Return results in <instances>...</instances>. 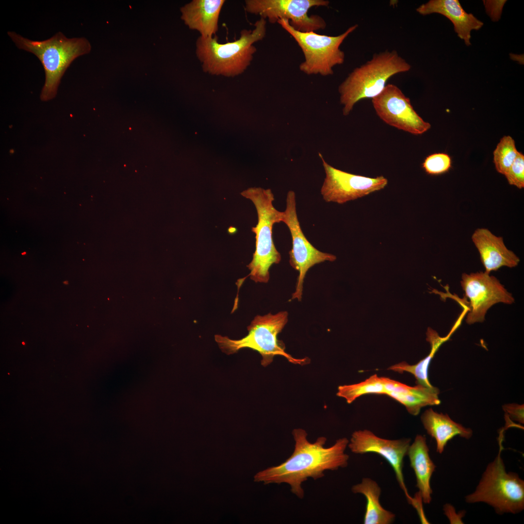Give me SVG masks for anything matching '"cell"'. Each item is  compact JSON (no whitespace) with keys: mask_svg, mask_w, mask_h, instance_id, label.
I'll use <instances>...</instances> for the list:
<instances>
[{"mask_svg":"<svg viewBox=\"0 0 524 524\" xmlns=\"http://www.w3.org/2000/svg\"><path fill=\"white\" fill-rule=\"evenodd\" d=\"M452 160L450 156L444 153H437L426 157L422 164L425 172L431 175H438L449 171Z\"/></svg>","mask_w":524,"mask_h":524,"instance_id":"d4e9b609","label":"cell"},{"mask_svg":"<svg viewBox=\"0 0 524 524\" xmlns=\"http://www.w3.org/2000/svg\"><path fill=\"white\" fill-rule=\"evenodd\" d=\"M282 222L289 228L292 239V248L289 253V263L298 272L295 290L292 294L291 299L301 301L304 280L308 270L314 265L325 261L333 262L336 257L319 251L304 235L297 215L295 194L292 190L289 191L287 195Z\"/></svg>","mask_w":524,"mask_h":524,"instance_id":"30bf717a","label":"cell"},{"mask_svg":"<svg viewBox=\"0 0 524 524\" xmlns=\"http://www.w3.org/2000/svg\"><path fill=\"white\" fill-rule=\"evenodd\" d=\"M266 20L261 18L253 30H243L233 42L219 43L218 37L200 36L196 42V54L203 71L211 75L233 77L245 71L252 61L256 48L253 44L266 34Z\"/></svg>","mask_w":524,"mask_h":524,"instance_id":"7a4b0ae2","label":"cell"},{"mask_svg":"<svg viewBox=\"0 0 524 524\" xmlns=\"http://www.w3.org/2000/svg\"><path fill=\"white\" fill-rule=\"evenodd\" d=\"M292 434L295 442L292 454L280 464L257 473L254 481L264 484H288L291 491L303 499L304 491L301 485L309 478L316 480L323 477L326 470L334 471L347 466L349 455L345 451L349 441L341 438L332 446L325 447V437H320L311 443L303 429H295Z\"/></svg>","mask_w":524,"mask_h":524,"instance_id":"6da1fadb","label":"cell"},{"mask_svg":"<svg viewBox=\"0 0 524 524\" xmlns=\"http://www.w3.org/2000/svg\"><path fill=\"white\" fill-rule=\"evenodd\" d=\"M410 443L409 439H385L376 436L370 430L364 429L354 432L347 446L353 453H376L386 460L393 469L408 501L415 508L417 500L409 494L403 474V459L407 454Z\"/></svg>","mask_w":524,"mask_h":524,"instance_id":"5bb4252c","label":"cell"},{"mask_svg":"<svg viewBox=\"0 0 524 524\" xmlns=\"http://www.w3.org/2000/svg\"><path fill=\"white\" fill-rule=\"evenodd\" d=\"M22 344L24 345L25 344L24 342H22Z\"/></svg>","mask_w":524,"mask_h":524,"instance_id":"1f68e13d","label":"cell"},{"mask_svg":"<svg viewBox=\"0 0 524 524\" xmlns=\"http://www.w3.org/2000/svg\"><path fill=\"white\" fill-rule=\"evenodd\" d=\"M416 11L425 16L433 13L441 14L453 24L458 36L467 46L471 45V32L478 30L483 23L472 14L466 13L458 0H430L419 6Z\"/></svg>","mask_w":524,"mask_h":524,"instance_id":"e0dca14e","label":"cell"},{"mask_svg":"<svg viewBox=\"0 0 524 524\" xmlns=\"http://www.w3.org/2000/svg\"><path fill=\"white\" fill-rule=\"evenodd\" d=\"M14 152V151H13V150H10V153H13Z\"/></svg>","mask_w":524,"mask_h":524,"instance_id":"f546056e","label":"cell"},{"mask_svg":"<svg viewBox=\"0 0 524 524\" xmlns=\"http://www.w3.org/2000/svg\"><path fill=\"white\" fill-rule=\"evenodd\" d=\"M503 409L509 418L521 424H524V405L509 404L503 406Z\"/></svg>","mask_w":524,"mask_h":524,"instance_id":"4316f807","label":"cell"},{"mask_svg":"<svg viewBox=\"0 0 524 524\" xmlns=\"http://www.w3.org/2000/svg\"><path fill=\"white\" fill-rule=\"evenodd\" d=\"M246 11L259 15L269 22L275 23L280 19L289 21L295 30L301 32H315L324 29L326 23L318 15L308 16L313 7L328 6L326 0H247Z\"/></svg>","mask_w":524,"mask_h":524,"instance_id":"9c48e42d","label":"cell"},{"mask_svg":"<svg viewBox=\"0 0 524 524\" xmlns=\"http://www.w3.org/2000/svg\"><path fill=\"white\" fill-rule=\"evenodd\" d=\"M287 311L276 314L268 313L256 315L247 327L248 334L239 340H232L227 336L215 335L214 339L221 350L227 355L233 354L244 348L257 351L262 357L261 364L263 366L270 364L275 356L284 357L293 363L308 364V358L296 359L286 353L283 342L278 339V335L288 322Z\"/></svg>","mask_w":524,"mask_h":524,"instance_id":"8992f818","label":"cell"},{"mask_svg":"<svg viewBox=\"0 0 524 524\" xmlns=\"http://www.w3.org/2000/svg\"><path fill=\"white\" fill-rule=\"evenodd\" d=\"M277 23L292 36L302 50L305 61L299 65V69L308 75L324 76L332 75L333 67L344 63L345 55L340 46L358 27L355 24L340 35L328 36L315 32L297 31L287 19H280Z\"/></svg>","mask_w":524,"mask_h":524,"instance_id":"ba28073f","label":"cell"},{"mask_svg":"<svg viewBox=\"0 0 524 524\" xmlns=\"http://www.w3.org/2000/svg\"><path fill=\"white\" fill-rule=\"evenodd\" d=\"M385 394L405 406L410 414L417 415L421 409L427 406L439 405V389L417 384L410 386L386 377H382Z\"/></svg>","mask_w":524,"mask_h":524,"instance_id":"2e32d148","label":"cell"},{"mask_svg":"<svg viewBox=\"0 0 524 524\" xmlns=\"http://www.w3.org/2000/svg\"><path fill=\"white\" fill-rule=\"evenodd\" d=\"M472 240L477 248L485 272L496 271L502 266L513 268L519 263V258L506 246L503 238L492 234L488 229H476Z\"/></svg>","mask_w":524,"mask_h":524,"instance_id":"9a60e30c","label":"cell"},{"mask_svg":"<svg viewBox=\"0 0 524 524\" xmlns=\"http://www.w3.org/2000/svg\"><path fill=\"white\" fill-rule=\"evenodd\" d=\"M426 441L425 436L417 435L410 444L407 455L415 475L418 493L423 503L429 504L432 494L430 479L436 466L430 457Z\"/></svg>","mask_w":524,"mask_h":524,"instance_id":"d6986e66","label":"cell"},{"mask_svg":"<svg viewBox=\"0 0 524 524\" xmlns=\"http://www.w3.org/2000/svg\"><path fill=\"white\" fill-rule=\"evenodd\" d=\"M505 176L510 185L519 189L524 187V155L519 152L518 155Z\"/></svg>","mask_w":524,"mask_h":524,"instance_id":"484cf974","label":"cell"},{"mask_svg":"<svg viewBox=\"0 0 524 524\" xmlns=\"http://www.w3.org/2000/svg\"><path fill=\"white\" fill-rule=\"evenodd\" d=\"M241 194L253 203L258 215L257 224L251 229L255 234V250L247 265L250 271L247 277L255 282L266 283L269 279L270 267L279 263L281 259L273 242L272 230L275 224L282 222L283 212L273 206L274 196L270 189L251 187Z\"/></svg>","mask_w":524,"mask_h":524,"instance_id":"5b68a950","label":"cell"},{"mask_svg":"<svg viewBox=\"0 0 524 524\" xmlns=\"http://www.w3.org/2000/svg\"><path fill=\"white\" fill-rule=\"evenodd\" d=\"M352 491L361 493L366 499L364 524H390L392 523L395 515L384 509L379 502L381 488L377 483L370 478H363L361 482L352 487Z\"/></svg>","mask_w":524,"mask_h":524,"instance_id":"44dd1931","label":"cell"},{"mask_svg":"<svg viewBox=\"0 0 524 524\" xmlns=\"http://www.w3.org/2000/svg\"><path fill=\"white\" fill-rule=\"evenodd\" d=\"M459 325V322H456L448 334L443 337H440L436 331L429 328L426 332V340L431 345L429 354L416 364L410 365L403 361L390 366L388 369L400 374L405 372L409 373L414 376L416 384L432 387L428 378V368L430 362L441 345L449 339Z\"/></svg>","mask_w":524,"mask_h":524,"instance_id":"7402d4cb","label":"cell"},{"mask_svg":"<svg viewBox=\"0 0 524 524\" xmlns=\"http://www.w3.org/2000/svg\"><path fill=\"white\" fill-rule=\"evenodd\" d=\"M460 284L469 300L466 319L468 324L483 322L488 310L493 305L511 304L515 301L496 277L485 272L463 273Z\"/></svg>","mask_w":524,"mask_h":524,"instance_id":"8fae6325","label":"cell"},{"mask_svg":"<svg viewBox=\"0 0 524 524\" xmlns=\"http://www.w3.org/2000/svg\"><path fill=\"white\" fill-rule=\"evenodd\" d=\"M319 156L326 174L321 194L327 202L342 204L383 189L388 184L382 176L370 178L348 173L329 164L320 153Z\"/></svg>","mask_w":524,"mask_h":524,"instance_id":"7c38bea8","label":"cell"},{"mask_svg":"<svg viewBox=\"0 0 524 524\" xmlns=\"http://www.w3.org/2000/svg\"><path fill=\"white\" fill-rule=\"evenodd\" d=\"M68 281H64V283H65V284H68Z\"/></svg>","mask_w":524,"mask_h":524,"instance_id":"f1b7e54d","label":"cell"},{"mask_svg":"<svg viewBox=\"0 0 524 524\" xmlns=\"http://www.w3.org/2000/svg\"><path fill=\"white\" fill-rule=\"evenodd\" d=\"M421 420L427 434L434 438L436 443V451L442 454L447 442L456 436L469 439L473 431L450 418L446 414L438 413L432 409H426L421 415Z\"/></svg>","mask_w":524,"mask_h":524,"instance_id":"ffe728a7","label":"cell"},{"mask_svg":"<svg viewBox=\"0 0 524 524\" xmlns=\"http://www.w3.org/2000/svg\"><path fill=\"white\" fill-rule=\"evenodd\" d=\"M385 393L382 377L375 374L359 383L339 386L337 395L344 398L350 404L363 395L385 394Z\"/></svg>","mask_w":524,"mask_h":524,"instance_id":"603a6c76","label":"cell"},{"mask_svg":"<svg viewBox=\"0 0 524 524\" xmlns=\"http://www.w3.org/2000/svg\"><path fill=\"white\" fill-rule=\"evenodd\" d=\"M224 0H193L180 8L181 19L189 29L204 38L212 37L218 29V19Z\"/></svg>","mask_w":524,"mask_h":524,"instance_id":"ac0fdd59","label":"cell"},{"mask_svg":"<svg viewBox=\"0 0 524 524\" xmlns=\"http://www.w3.org/2000/svg\"><path fill=\"white\" fill-rule=\"evenodd\" d=\"M443 511L444 514L449 520L450 524H463L461 519L465 515V511H461L457 513L453 506L449 504H446L443 506Z\"/></svg>","mask_w":524,"mask_h":524,"instance_id":"83f0119b","label":"cell"},{"mask_svg":"<svg viewBox=\"0 0 524 524\" xmlns=\"http://www.w3.org/2000/svg\"><path fill=\"white\" fill-rule=\"evenodd\" d=\"M410 68V65L395 50L374 54L370 60L354 69L339 85L343 115H348L360 100L372 99L380 94L391 77Z\"/></svg>","mask_w":524,"mask_h":524,"instance_id":"277c9868","label":"cell"},{"mask_svg":"<svg viewBox=\"0 0 524 524\" xmlns=\"http://www.w3.org/2000/svg\"><path fill=\"white\" fill-rule=\"evenodd\" d=\"M465 500L469 504L486 503L498 514H517L524 509V481L516 473L506 471L500 450Z\"/></svg>","mask_w":524,"mask_h":524,"instance_id":"52a82bcc","label":"cell"},{"mask_svg":"<svg viewBox=\"0 0 524 524\" xmlns=\"http://www.w3.org/2000/svg\"><path fill=\"white\" fill-rule=\"evenodd\" d=\"M518 153L514 140L509 135L503 137L493 152V163L497 171L505 175Z\"/></svg>","mask_w":524,"mask_h":524,"instance_id":"cb8c5ba5","label":"cell"},{"mask_svg":"<svg viewBox=\"0 0 524 524\" xmlns=\"http://www.w3.org/2000/svg\"><path fill=\"white\" fill-rule=\"evenodd\" d=\"M26 254V252H23V253H22V255H24V254Z\"/></svg>","mask_w":524,"mask_h":524,"instance_id":"4dcf8cb0","label":"cell"},{"mask_svg":"<svg viewBox=\"0 0 524 524\" xmlns=\"http://www.w3.org/2000/svg\"><path fill=\"white\" fill-rule=\"evenodd\" d=\"M7 34L19 49L34 54L42 63L45 73L40 95L43 101L56 96L61 79L71 63L78 57L89 53L91 49L85 38H68L61 32L43 41L31 40L14 32Z\"/></svg>","mask_w":524,"mask_h":524,"instance_id":"3957f363","label":"cell"},{"mask_svg":"<svg viewBox=\"0 0 524 524\" xmlns=\"http://www.w3.org/2000/svg\"><path fill=\"white\" fill-rule=\"evenodd\" d=\"M372 102L378 116L398 130L420 135L431 128V125L414 110L410 99L394 84H387L380 94L372 98Z\"/></svg>","mask_w":524,"mask_h":524,"instance_id":"4fadbf2b","label":"cell"}]
</instances>
